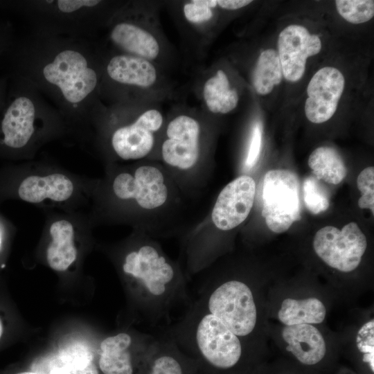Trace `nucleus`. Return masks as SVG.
Listing matches in <instances>:
<instances>
[{"instance_id":"f257e3e1","label":"nucleus","mask_w":374,"mask_h":374,"mask_svg":"<svg viewBox=\"0 0 374 374\" xmlns=\"http://www.w3.org/2000/svg\"><path fill=\"white\" fill-rule=\"evenodd\" d=\"M121 267L134 301L148 321L168 319L174 308L190 301L187 276L181 265L142 231L124 253Z\"/></svg>"},{"instance_id":"f03ea898","label":"nucleus","mask_w":374,"mask_h":374,"mask_svg":"<svg viewBox=\"0 0 374 374\" xmlns=\"http://www.w3.org/2000/svg\"><path fill=\"white\" fill-rule=\"evenodd\" d=\"M210 136L208 116L199 108L176 104L166 114L154 161L181 190L205 168Z\"/></svg>"},{"instance_id":"7ed1b4c3","label":"nucleus","mask_w":374,"mask_h":374,"mask_svg":"<svg viewBox=\"0 0 374 374\" xmlns=\"http://www.w3.org/2000/svg\"><path fill=\"white\" fill-rule=\"evenodd\" d=\"M116 199L130 206L145 222L150 235L178 211L181 190L158 161L147 160L117 173L112 182Z\"/></svg>"},{"instance_id":"20e7f679","label":"nucleus","mask_w":374,"mask_h":374,"mask_svg":"<svg viewBox=\"0 0 374 374\" xmlns=\"http://www.w3.org/2000/svg\"><path fill=\"white\" fill-rule=\"evenodd\" d=\"M163 6L161 1H143L122 9L114 16L109 37L120 53L152 62L166 71L176 55L160 22Z\"/></svg>"},{"instance_id":"39448f33","label":"nucleus","mask_w":374,"mask_h":374,"mask_svg":"<svg viewBox=\"0 0 374 374\" xmlns=\"http://www.w3.org/2000/svg\"><path fill=\"white\" fill-rule=\"evenodd\" d=\"M116 109L109 136L114 154L124 161H154L166 119L161 104L124 103Z\"/></svg>"},{"instance_id":"423d86ee","label":"nucleus","mask_w":374,"mask_h":374,"mask_svg":"<svg viewBox=\"0 0 374 374\" xmlns=\"http://www.w3.org/2000/svg\"><path fill=\"white\" fill-rule=\"evenodd\" d=\"M104 71L107 81L116 89H121L124 96L126 95L121 103L162 104L178 98L176 86L166 71L145 59L115 53L107 60Z\"/></svg>"},{"instance_id":"0eeeda50","label":"nucleus","mask_w":374,"mask_h":374,"mask_svg":"<svg viewBox=\"0 0 374 374\" xmlns=\"http://www.w3.org/2000/svg\"><path fill=\"white\" fill-rule=\"evenodd\" d=\"M193 303L217 318L240 339L255 328L256 307L252 292L244 282L231 280L211 290L204 288Z\"/></svg>"},{"instance_id":"6e6552de","label":"nucleus","mask_w":374,"mask_h":374,"mask_svg":"<svg viewBox=\"0 0 374 374\" xmlns=\"http://www.w3.org/2000/svg\"><path fill=\"white\" fill-rule=\"evenodd\" d=\"M297 175L287 170H271L264 175L261 215L270 231L281 233L301 219Z\"/></svg>"},{"instance_id":"1a4fd4ad","label":"nucleus","mask_w":374,"mask_h":374,"mask_svg":"<svg viewBox=\"0 0 374 374\" xmlns=\"http://www.w3.org/2000/svg\"><path fill=\"white\" fill-rule=\"evenodd\" d=\"M158 339L148 334L120 332L100 344L98 366L103 374H147Z\"/></svg>"},{"instance_id":"9d476101","label":"nucleus","mask_w":374,"mask_h":374,"mask_svg":"<svg viewBox=\"0 0 374 374\" xmlns=\"http://www.w3.org/2000/svg\"><path fill=\"white\" fill-rule=\"evenodd\" d=\"M44 80L59 89L66 101L75 105L84 101L97 89L99 77L80 51L64 49L42 69Z\"/></svg>"},{"instance_id":"9b49d317","label":"nucleus","mask_w":374,"mask_h":374,"mask_svg":"<svg viewBox=\"0 0 374 374\" xmlns=\"http://www.w3.org/2000/svg\"><path fill=\"white\" fill-rule=\"evenodd\" d=\"M366 247V238L355 222L341 229L326 226L316 233L313 241L317 255L330 267L343 272L359 266Z\"/></svg>"},{"instance_id":"f8f14e48","label":"nucleus","mask_w":374,"mask_h":374,"mask_svg":"<svg viewBox=\"0 0 374 374\" xmlns=\"http://www.w3.org/2000/svg\"><path fill=\"white\" fill-rule=\"evenodd\" d=\"M186 42L203 55L211 41L222 7L220 0L165 1Z\"/></svg>"},{"instance_id":"ddd939ff","label":"nucleus","mask_w":374,"mask_h":374,"mask_svg":"<svg viewBox=\"0 0 374 374\" xmlns=\"http://www.w3.org/2000/svg\"><path fill=\"white\" fill-rule=\"evenodd\" d=\"M277 46L283 76L290 82H296L303 76L308 58L317 55L322 44L319 37L305 27L291 24L279 33Z\"/></svg>"},{"instance_id":"4468645a","label":"nucleus","mask_w":374,"mask_h":374,"mask_svg":"<svg viewBox=\"0 0 374 374\" xmlns=\"http://www.w3.org/2000/svg\"><path fill=\"white\" fill-rule=\"evenodd\" d=\"M345 88V78L337 68L324 66L310 79L304 105L306 118L313 123L330 119L337 111Z\"/></svg>"},{"instance_id":"2eb2a0df","label":"nucleus","mask_w":374,"mask_h":374,"mask_svg":"<svg viewBox=\"0 0 374 374\" xmlns=\"http://www.w3.org/2000/svg\"><path fill=\"white\" fill-rule=\"evenodd\" d=\"M193 91L200 103V109L207 116L223 115L235 109L239 103L238 90L222 68H203L198 71Z\"/></svg>"},{"instance_id":"dca6fc26","label":"nucleus","mask_w":374,"mask_h":374,"mask_svg":"<svg viewBox=\"0 0 374 374\" xmlns=\"http://www.w3.org/2000/svg\"><path fill=\"white\" fill-rule=\"evenodd\" d=\"M35 115L30 98L21 93L13 95L0 120L1 144L11 150L26 146L35 132Z\"/></svg>"},{"instance_id":"f3484780","label":"nucleus","mask_w":374,"mask_h":374,"mask_svg":"<svg viewBox=\"0 0 374 374\" xmlns=\"http://www.w3.org/2000/svg\"><path fill=\"white\" fill-rule=\"evenodd\" d=\"M34 372L39 374H99L92 349L80 342H73L56 353L33 364Z\"/></svg>"},{"instance_id":"a211bd4d","label":"nucleus","mask_w":374,"mask_h":374,"mask_svg":"<svg viewBox=\"0 0 374 374\" xmlns=\"http://www.w3.org/2000/svg\"><path fill=\"white\" fill-rule=\"evenodd\" d=\"M287 351L303 364L314 365L326 353V346L319 330L310 324L286 326L282 332Z\"/></svg>"},{"instance_id":"6ab92c4d","label":"nucleus","mask_w":374,"mask_h":374,"mask_svg":"<svg viewBox=\"0 0 374 374\" xmlns=\"http://www.w3.org/2000/svg\"><path fill=\"white\" fill-rule=\"evenodd\" d=\"M199 362L170 338L158 339L147 374H199Z\"/></svg>"},{"instance_id":"aec40b11","label":"nucleus","mask_w":374,"mask_h":374,"mask_svg":"<svg viewBox=\"0 0 374 374\" xmlns=\"http://www.w3.org/2000/svg\"><path fill=\"white\" fill-rule=\"evenodd\" d=\"M74 191V185L65 175L53 173L45 176L31 175L19 184V197L30 203H39L46 199L64 202Z\"/></svg>"},{"instance_id":"412c9836","label":"nucleus","mask_w":374,"mask_h":374,"mask_svg":"<svg viewBox=\"0 0 374 374\" xmlns=\"http://www.w3.org/2000/svg\"><path fill=\"white\" fill-rule=\"evenodd\" d=\"M49 233L51 240L46 250L47 262L55 271H66L77 258L73 226L66 220H57L51 225Z\"/></svg>"},{"instance_id":"4be33fe9","label":"nucleus","mask_w":374,"mask_h":374,"mask_svg":"<svg viewBox=\"0 0 374 374\" xmlns=\"http://www.w3.org/2000/svg\"><path fill=\"white\" fill-rule=\"evenodd\" d=\"M323 303L316 298L303 300L285 299L278 311L279 320L286 326L320 323L326 317Z\"/></svg>"},{"instance_id":"5701e85b","label":"nucleus","mask_w":374,"mask_h":374,"mask_svg":"<svg viewBox=\"0 0 374 374\" xmlns=\"http://www.w3.org/2000/svg\"><path fill=\"white\" fill-rule=\"evenodd\" d=\"M283 78L278 53L273 48L262 51L258 55L251 75L255 91L261 96L269 94Z\"/></svg>"},{"instance_id":"b1692460","label":"nucleus","mask_w":374,"mask_h":374,"mask_svg":"<svg viewBox=\"0 0 374 374\" xmlns=\"http://www.w3.org/2000/svg\"><path fill=\"white\" fill-rule=\"evenodd\" d=\"M308 166L318 180L330 184H339L347 174L346 167L339 154L328 146L316 148L309 157Z\"/></svg>"},{"instance_id":"393cba45","label":"nucleus","mask_w":374,"mask_h":374,"mask_svg":"<svg viewBox=\"0 0 374 374\" xmlns=\"http://www.w3.org/2000/svg\"><path fill=\"white\" fill-rule=\"evenodd\" d=\"M335 6L339 15L353 24L365 23L374 16V1L371 0H337Z\"/></svg>"},{"instance_id":"a878e982","label":"nucleus","mask_w":374,"mask_h":374,"mask_svg":"<svg viewBox=\"0 0 374 374\" xmlns=\"http://www.w3.org/2000/svg\"><path fill=\"white\" fill-rule=\"evenodd\" d=\"M303 190L305 206L312 213L319 214L328 208L330 202L327 191L314 176L305 179Z\"/></svg>"},{"instance_id":"bb28decb","label":"nucleus","mask_w":374,"mask_h":374,"mask_svg":"<svg viewBox=\"0 0 374 374\" xmlns=\"http://www.w3.org/2000/svg\"><path fill=\"white\" fill-rule=\"evenodd\" d=\"M357 186L361 196L358 206L361 208H368L374 213V168L369 166L359 174Z\"/></svg>"},{"instance_id":"cd10ccee","label":"nucleus","mask_w":374,"mask_h":374,"mask_svg":"<svg viewBox=\"0 0 374 374\" xmlns=\"http://www.w3.org/2000/svg\"><path fill=\"white\" fill-rule=\"evenodd\" d=\"M374 321H369L359 330L356 343L359 350L364 353L363 360L369 363L371 369L373 372V354H374Z\"/></svg>"},{"instance_id":"c85d7f7f","label":"nucleus","mask_w":374,"mask_h":374,"mask_svg":"<svg viewBox=\"0 0 374 374\" xmlns=\"http://www.w3.org/2000/svg\"><path fill=\"white\" fill-rule=\"evenodd\" d=\"M262 145V125L256 122L252 129L247 154L244 160V168L251 169L258 160Z\"/></svg>"},{"instance_id":"c756f323","label":"nucleus","mask_w":374,"mask_h":374,"mask_svg":"<svg viewBox=\"0 0 374 374\" xmlns=\"http://www.w3.org/2000/svg\"><path fill=\"white\" fill-rule=\"evenodd\" d=\"M101 2L96 0H60L57 1V6L62 12L69 13L84 7L91 8L98 6Z\"/></svg>"},{"instance_id":"7c9ffc66","label":"nucleus","mask_w":374,"mask_h":374,"mask_svg":"<svg viewBox=\"0 0 374 374\" xmlns=\"http://www.w3.org/2000/svg\"><path fill=\"white\" fill-rule=\"evenodd\" d=\"M16 374H39V373H35V372H32V371H26V372L18 373H16Z\"/></svg>"},{"instance_id":"2f4dec72","label":"nucleus","mask_w":374,"mask_h":374,"mask_svg":"<svg viewBox=\"0 0 374 374\" xmlns=\"http://www.w3.org/2000/svg\"><path fill=\"white\" fill-rule=\"evenodd\" d=\"M2 333H3V325H2L1 320L0 319V339L2 335Z\"/></svg>"},{"instance_id":"473e14b6","label":"nucleus","mask_w":374,"mask_h":374,"mask_svg":"<svg viewBox=\"0 0 374 374\" xmlns=\"http://www.w3.org/2000/svg\"><path fill=\"white\" fill-rule=\"evenodd\" d=\"M1 84H0V108L2 107V96H1Z\"/></svg>"}]
</instances>
